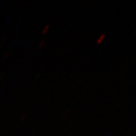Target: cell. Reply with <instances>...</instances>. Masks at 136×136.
<instances>
[{
  "mask_svg": "<svg viewBox=\"0 0 136 136\" xmlns=\"http://www.w3.org/2000/svg\"><path fill=\"white\" fill-rule=\"evenodd\" d=\"M105 36H106V34H102L99 37V38L97 39V44H99V43H101L103 40V39L105 38Z\"/></svg>",
  "mask_w": 136,
  "mask_h": 136,
  "instance_id": "obj_1",
  "label": "cell"
},
{
  "mask_svg": "<svg viewBox=\"0 0 136 136\" xmlns=\"http://www.w3.org/2000/svg\"><path fill=\"white\" fill-rule=\"evenodd\" d=\"M49 28V24H47V25L45 26L44 27V29H43V31H42V34H45V33L47 32V31H48Z\"/></svg>",
  "mask_w": 136,
  "mask_h": 136,
  "instance_id": "obj_2",
  "label": "cell"
},
{
  "mask_svg": "<svg viewBox=\"0 0 136 136\" xmlns=\"http://www.w3.org/2000/svg\"><path fill=\"white\" fill-rule=\"evenodd\" d=\"M45 44V40H40V43H39V47H43Z\"/></svg>",
  "mask_w": 136,
  "mask_h": 136,
  "instance_id": "obj_3",
  "label": "cell"
},
{
  "mask_svg": "<svg viewBox=\"0 0 136 136\" xmlns=\"http://www.w3.org/2000/svg\"><path fill=\"white\" fill-rule=\"evenodd\" d=\"M24 116H26V113H24L23 115H22V117L20 118V120H22V119L24 118Z\"/></svg>",
  "mask_w": 136,
  "mask_h": 136,
  "instance_id": "obj_4",
  "label": "cell"
},
{
  "mask_svg": "<svg viewBox=\"0 0 136 136\" xmlns=\"http://www.w3.org/2000/svg\"><path fill=\"white\" fill-rule=\"evenodd\" d=\"M9 54V51H7L6 54H5V55H4V58H6L7 56H8V55Z\"/></svg>",
  "mask_w": 136,
  "mask_h": 136,
  "instance_id": "obj_5",
  "label": "cell"
}]
</instances>
